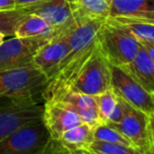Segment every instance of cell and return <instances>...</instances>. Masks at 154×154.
<instances>
[{
  "instance_id": "6da1fadb",
  "label": "cell",
  "mask_w": 154,
  "mask_h": 154,
  "mask_svg": "<svg viewBox=\"0 0 154 154\" xmlns=\"http://www.w3.org/2000/svg\"><path fill=\"white\" fill-rule=\"evenodd\" d=\"M106 19L77 23L67 37L69 51L55 69L42 94L43 101H56L70 90L82 68L97 48V37Z\"/></svg>"
},
{
  "instance_id": "7a4b0ae2",
  "label": "cell",
  "mask_w": 154,
  "mask_h": 154,
  "mask_svg": "<svg viewBox=\"0 0 154 154\" xmlns=\"http://www.w3.org/2000/svg\"><path fill=\"white\" fill-rule=\"evenodd\" d=\"M97 46L110 65L124 67L140 51V42L129 32L105 20L97 37Z\"/></svg>"
},
{
  "instance_id": "3957f363",
  "label": "cell",
  "mask_w": 154,
  "mask_h": 154,
  "mask_svg": "<svg viewBox=\"0 0 154 154\" xmlns=\"http://www.w3.org/2000/svg\"><path fill=\"white\" fill-rule=\"evenodd\" d=\"M47 77L34 65L0 71V97L43 101ZM44 102V101H43Z\"/></svg>"
},
{
  "instance_id": "277c9868",
  "label": "cell",
  "mask_w": 154,
  "mask_h": 154,
  "mask_svg": "<svg viewBox=\"0 0 154 154\" xmlns=\"http://www.w3.org/2000/svg\"><path fill=\"white\" fill-rule=\"evenodd\" d=\"M41 100L0 97V140L31 123L42 119Z\"/></svg>"
},
{
  "instance_id": "5b68a950",
  "label": "cell",
  "mask_w": 154,
  "mask_h": 154,
  "mask_svg": "<svg viewBox=\"0 0 154 154\" xmlns=\"http://www.w3.org/2000/svg\"><path fill=\"white\" fill-rule=\"evenodd\" d=\"M109 89H111V65L97 45L70 90L95 97Z\"/></svg>"
},
{
  "instance_id": "8992f818",
  "label": "cell",
  "mask_w": 154,
  "mask_h": 154,
  "mask_svg": "<svg viewBox=\"0 0 154 154\" xmlns=\"http://www.w3.org/2000/svg\"><path fill=\"white\" fill-rule=\"evenodd\" d=\"M54 36L14 37L0 45V71L32 66L37 51Z\"/></svg>"
},
{
  "instance_id": "52a82bcc",
  "label": "cell",
  "mask_w": 154,
  "mask_h": 154,
  "mask_svg": "<svg viewBox=\"0 0 154 154\" xmlns=\"http://www.w3.org/2000/svg\"><path fill=\"white\" fill-rule=\"evenodd\" d=\"M49 137L42 121L31 123L0 140V154H38Z\"/></svg>"
},
{
  "instance_id": "ba28073f",
  "label": "cell",
  "mask_w": 154,
  "mask_h": 154,
  "mask_svg": "<svg viewBox=\"0 0 154 154\" xmlns=\"http://www.w3.org/2000/svg\"><path fill=\"white\" fill-rule=\"evenodd\" d=\"M111 89L136 109L154 113V94L147 91L124 67L111 65Z\"/></svg>"
},
{
  "instance_id": "9c48e42d",
  "label": "cell",
  "mask_w": 154,
  "mask_h": 154,
  "mask_svg": "<svg viewBox=\"0 0 154 154\" xmlns=\"http://www.w3.org/2000/svg\"><path fill=\"white\" fill-rule=\"evenodd\" d=\"M116 129L132 143L134 147L144 152L153 145L151 134L150 114L136 109L129 104L124 118L119 123H106Z\"/></svg>"
},
{
  "instance_id": "30bf717a",
  "label": "cell",
  "mask_w": 154,
  "mask_h": 154,
  "mask_svg": "<svg viewBox=\"0 0 154 154\" xmlns=\"http://www.w3.org/2000/svg\"><path fill=\"white\" fill-rule=\"evenodd\" d=\"M18 8L24 10L27 14L43 18L54 29L55 35L70 32L77 26L69 0H41Z\"/></svg>"
},
{
  "instance_id": "8fae6325",
  "label": "cell",
  "mask_w": 154,
  "mask_h": 154,
  "mask_svg": "<svg viewBox=\"0 0 154 154\" xmlns=\"http://www.w3.org/2000/svg\"><path fill=\"white\" fill-rule=\"evenodd\" d=\"M41 121L51 137L55 140H59L64 131L83 123L75 110L60 101H46L43 103Z\"/></svg>"
},
{
  "instance_id": "7c38bea8",
  "label": "cell",
  "mask_w": 154,
  "mask_h": 154,
  "mask_svg": "<svg viewBox=\"0 0 154 154\" xmlns=\"http://www.w3.org/2000/svg\"><path fill=\"white\" fill-rule=\"evenodd\" d=\"M70 32L56 34L51 40L43 45L35 55L32 65L42 71L48 80L68 53L69 47L67 37Z\"/></svg>"
},
{
  "instance_id": "4fadbf2b",
  "label": "cell",
  "mask_w": 154,
  "mask_h": 154,
  "mask_svg": "<svg viewBox=\"0 0 154 154\" xmlns=\"http://www.w3.org/2000/svg\"><path fill=\"white\" fill-rule=\"evenodd\" d=\"M56 101H60L66 104L68 107H70L79 114L82 122L88 124L91 127H95L102 123L97 101L93 95L70 90L64 93Z\"/></svg>"
},
{
  "instance_id": "5bb4252c",
  "label": "cell",
  "mask_w": 154,
  "mask_h": 154,
  "mask_svg": "<svg viewBox=\"0 0 154 154\" xmlns=\"http://www.w3.org/2000/svg\"><path fill=\"white\" fill-rule=\"evenodd\" d=\"M108 17L154 20V0H108Z\"/></svg>"
},
{
  "instance_id": "9a60e30c",
  "label": "cell",
  "mask_w": 154,
  "mask_h": 154,
  "mask_svg": "<svg viewBox=\"0 0 154 154\" xmlns=\"http://www.w3.org/2000/svg\"><path fill=\"white\" fill-rule=\"evenodd\" d=\"M124 68L147 91L154 94V63L144 47H140L133 61L124 66Z\"/></svg>"
},
{
  "instance_id": "2e32d148",
  "label": "cell",
  "mask_w": 154,
  "mask_h": 154,
  "mask_svg": "<svg viewBox=\"0 0 154 154\" xmlns=\"http://www.w3.org/2000/svg\"><path fill=\"white\" fill-rule=\"evenodd\" d=\"M93 128L88 124L81 123L63 132L58 140L67 151L87 150L94 140Z\"/></svg>"
},
{
  "instance_id": "e0dca14e",
  "label": "cell",
  "mask_w": 154,
  "mask_h": 154,
  "mask_svg": "<svg viewBox=\"0 0 154 154\" xmlns=\"http://www.w3.org/2000/svg\"><path fill=\"white\" fill-rule=\"evenodd\" d=\"M75 22L90 19H106L109 16L108 0H69Z\"/></svg>"
},
{
  "instance_id": "ac0fdd59",
  "label": "cell",
  "mask_w": 154,
  "mask_h": 154,
  "mask_svg": "<svg viewBox=\"0 0 154 154\" xmlns=\"http://www.w3.org/2000/svg\"><path fill=\"white\" fill-rule=\"evenodd\" d=\"M106 20L129 32L138 41L154 42V20L127 17H108Z\"/></svg>"
},
{
  "instance_id": "d6986e66",
  "label": "cell",
  "mask_w": 154,
  "mask_h": 154,
  "mask_svg": "<svg viewBox=\"0 0 154 154\" xmlns=\"http://www.w3.org/2000/svg\"><path fill=\"white\" fill-rule=\"evenodd\" d=\"M37 36H55V31L43 18L29 14L18 26L15 37L26 38Z\"/></svg>"
},
{
  "instance_id": "ffe728a7",
  "label": "cell",
  "mask_w": 154,
  "mask_h": 154,
  "mask_svg": "<svg viewBox=\"0 0 154 154\" xmlns=\"http://www.w3.org/2000/svg\"><path fill=\"white\" fill-rule=\"evenodd\" d=\"M27 15L21 8L0 11V32L4 36H15L18 26Z\"/></svg>"
},
{
  "instance_id": "44dd1931",
  "label": "cell",
  "mask_w": 154,
  "mask_h": 154,
  "mask_svg": "<svg viewBox=\"0 0 154 154\" xmlns=\"http://www.w3.org/2000/svg\"><path fill=\"white\" fill-rule=\"evenodd\" d=\"M87 150L94 154H145L144 151L134 146L101 140H93Z\"/></svg>"
},
{
  "instance_id": "7402d4cb",
  "label": "cell",
  "mask_w": 154,
  "mask_h": 154,
  "mask_svg": "<svg viewBox=\"0 0 154 154\" xmlns=\"http://www.w3.org/2000/svg\"><path fill=\"white\" fill-rule=\"evenodd\" d=\"M93 140L107 143H119V144L133 146L132 143L124 136L121 132L112 128L106 123H101L93 128Z\"/></svg>"
},
{
  "instance_id": "603a6c76",
  "label": "cell",
  "mask_w": 154,
  "mask_h": 154,
  "mask_svg": "<svg viewBox=\"0 0 154 154\" xmlns=\"http://www.w3.org/2000/svg\"><path fill=\"white\" fill-rule=\"evenodd\" d=\"M94 97L97 104V109H99L102 123H106L118 104V95L112 89H109L95 95Z\"/></svg>"
},
{
  "instance_id": "cb8c5ba5",
  "label": "cell",
  "mask_w": 154,
  "mask_h": 154,
  "mask_svg": "<svg viewBox=\"0 0 154 154\" xmlns=\"http://www.w3.org/2000/svg\"><path fill=\"white\" fill-rule=\"evenodd\" d=\"M64 150V147L60 144L59 140L49 137L48 142L38 154H63Z\"/></svg>"
},
{
  "instance_id": "d4e9b609",
  "label": "cell",
  "mask_w": 154,
  "mask_h": 154,
  "mask_svg": "<svg viewBox=\"0 0 154 154\" xmlns=\"http://www.w3.org/2000/svg\"><path fill=\"white\" fill-rule=\"evenodd\" d=\"M18 8L15 0H0V11L4 10H13Z\"/></svg>"
},
{
  "instance_id": "484cf974",
  "label": "cell",
  "mask_w": 154,
  "mask_h": 154,
  "mask_svg": "<svg viewBox=\"0 0 154 154\" xmlns=\"http://www.w3.org/2000/svg\"><path fill=\"white\" fill-rule=\"evenodd\" d=\"M142 46L146 49V51L149 54L150 58L154 63V42H147V41H140Z\"/></svg>"
},
{
  "instance_id": "4316f807",
  "label": "cell",
  "mask_w": 154,
  "mask_h": 154,
  "mask_svg": "<svg viewBox=\"0 0 154 154\" xmlns=\"http://www.w3.org/2000/svg\"><path fill=\"white\" fill-rule=\"evenodd\" d=\"M18 6H23V5H29V4H32L36 3L38 1H41V0H15Z\"/></svg>"
},
{
  "instance_id": "83f0119b",
  "label": "cell",
  "mask_w": 154,
  "mask_h": 154,
  "mask_svg": "<svg viewBox=\"0 0 154 154\" xmlns=\"http://www.w3.org/2000/svg\"><path fill=\"white\" fill-rule=\"evenodd\" d=\"M150 125H151V134H152V140L154 143V113L150 114Z\"/></svg>"
},
{
  "instance_id": "f1b7e54d",
  "label": "cell",
  "mask_w": 154,
  "mask_h": 154,
  "mask_svg": "<svg viewBox=\"0 0 154 154\" xmlns=\"http://www.w3.org/2000/svg\"><path fill=\"white\" fill-rule=\"evenodd\" d=\"M63 154H84V152L83 151H67L66 149H65Z\"/></svg>"
},
{
  "instance_id": "f546056e",
  "label": "cell",
  "mask_w": 154,
  "mask_h": 154,
  "mask_svg": "<svg viewBox=\"0 0 154 154\" xmlns=\"http://www.w3.org/2000/svg\"><path fill=\"white\" fill-rule=\"evenodd\" d=\"M145 154H154V143H153L152 146H151V148L145 152Z\"/></svg>"
},
{
  "instance_id": "4dcf8cb0",
  "label": "cell",
  "mask_w": 154,
  "mask_h": 154,
  "mask_svg": "<svg viewBox=\"0 0 154 154\" xmlns=\"http://www.w3.org/2000/svg\"><path fill=\"white\" fill-rule=\"evenodd\" d=\"M4 35L3 34H1V32H0V45L2 44V43H3V41H4Z\"/></svg>"
},
{
  "instance_id": "1f68e13d",
  "label": "cell",
  "mask_w": 154,
  "mask_h": 154,
  "mask_svg": "<svg viewBox=\"0 0 154 154\" xmlns=\"http://www.w3.org/2000/svg\"><path fill=\"white\" fill-rule=\"evenodd\" d=\"M83 152H84V154H94V153L90 152V151H88V150H83Z\"/></svg>"
}]
</instances>
